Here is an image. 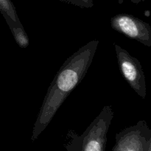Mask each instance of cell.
I'll use <instances>...</instances> for the list:
<instances>
[{
	"label": "cell",
	"mask_w": 151,
	"mask_h": 151,
	"mask_svg": "<svg viewBox=\"0 0 151 151\" xmlns=\"http://www.w3.org/2000/svg\"><path fill=\"white\" fill-rule=\"evenodd\" d=\"M98 45V40H92L65 60L52 81L38 111L32 129V141L47 128L65 100L86 76Z\"/></svg>",
	"instance_id": "1"
},
{
	"label": "cell",
	"mask_w": 151,
	"mask_h": 151,
	"mask_svg": "<svg viewBox=\"0 0 151 151\" xmlns=\"http://www.w3.org/2000/svg\"><path fill=\"white\" fill-rule=\"evenodd\" d=\"M111 106H104L81 135L69 131L65 147L68 151H106L107 134L114 118Z\"/></svg>",
	"instance_id": "2"
},
{
	"label": "cell",
	"mask_w": 151,
	"mask_h": 151,
	"mask_svg": "<svg viewBox=\"0 0 151 151\" xmlns=\"http://www.w3.org/2000/svg\"><path fill=\"white\" fill-rule=\"evenodd\" d=\"M114 48L118 66L122 77L132 89L140 97L145 99L147 94L145 75L139 60L117 44H114Z\"/></svg>",
	"instance_id": "3"
},
{
	"label": "cell",
	"mask_w": 151,
	"mask_h": 151,
	"mask_svg": "<svg viewBox=\"0 0 151 151\" xmlns=\"http://www.w3.org/2000/svg\"><path fill=\"white\" fill-rule=\"evenodd\" d=\"M151 147V130L145 120L121 131L116 135L113 151H147Z\"/></svg>",
	"instance_id": "4"
},
{
	"label": "cell",
	"mask_w": 151,
	"mask_h": 151,
	"mask_svg": "<svg viewBox=\"0 0 151 151\" xmlns=\"http://www.w3.org/2000/svg\"><path fill=\"white\" fill-rule=\"evenodd\" d=\"M114 30L136 40L146 47H151V27L149 24L129 14H117L110 20Z\"/></svg>",
	"instance_id": "5"
},
{
	"label": "cell",
	"mask_w": 151,
	"mask_h": 151,
	"mask_svg": "<svg viewBox=\"0 0 151 151\" xmlns=\"http://www.w3.org/2000/svg\"><path fill=\"white\" fill-rule=\"evenodd\" d=\"M4 18L7 22L10 31L14 37L15 41L17 43L18 45L21 48H27L29 44V38L24 29L22 22H15L10 18L7 17V16H4Z\"/></svg>",
	"instance_id": "6"
},
{
	"label": "cell",
	"mask_w": 151,
	"mask_h": 151,
	"mask_svg": "<svg viewBox=\"0 0 151 151\" xmlns=\"http://www.w3.org/2000/svg\"><path fill=\"white\" fill-rule=\"evenodd\" d=\"M0 12L2 16L10 18L13 22H21L16 12V7L11 0H0Z\"/></svg>",
	"instance_id": "7"
},
{
	"label": "cell",
	"mask_w": 151,
	"mask_h": 151,
	"mask_svg": "<svg viewBox=\"0 0 151 151\" xmlns=\"http://www.w3.org/2000/svg\"><path fill=\"white\" fill-rule=\"evenodd\" d=\"M67 4H73L81 8H91L94 6V0H59Z\"/></svg>",
	"instance_id": "8"
},
{
	"label": "cell",
	"mask_w": 151,
	"mask_h": 151,
	"mask_svg": "<svg viewBox=\"0 0 151 151\" xmlns=\"http://www.w3.org/2000/svg\"><path fill=\"white\" fill-rule=\"evenodd\" d=\"M130 1H131V2L134 3V4H139L140 2L142 1V0H130Z\"/></svg>",
	"instance_id": "9"
},
{
	"label": "cell",
	"mask_w": 151,
	"mask_h": 151,
	"mask_svg": "<svg viewBox=\"0 0 151 151\" xmlns=\"http://www.w3.org/2000/svg\"><path fill=\"white\" fill-rule=\"evenodd\" d=\"M147 151H151V147H150V148H149L148 150H147Z\"/></svg>",
	"instance_id": "10"
}]
</instances>
